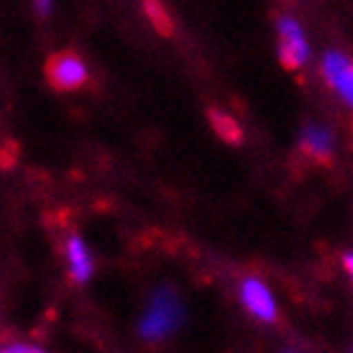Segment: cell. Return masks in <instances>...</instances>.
<instances>
[{
	"label": "cell",
	"instance_id": "obj_2",
	"mask_svg": "<svg viewBox=\"0 0 353 353\" xmlns=\"http://www.w3.org/2000/svg\"><path fill=\"white\" fill-rule=\"evenodd\" d=\"M46 77H49L52 88L72 92L88 82V70L74 54H54L46 62Z\"/></svg>",
	"mask_w": 353,
	"mask_h": 353
},
{
	"label": "cell",
	"instance_id": "obj_3",
	"mask_svg": "<svg viewBox=\"0 0 353 353\" xmlns=\"http://www.w3.org/2000/svg\"><path fill=\"white\" fill-rule=\"evenodd\" d=\"M279 31H282V44H279V59L287 70H300L307 62V44L302 39L300 26L292 18L279 21Z\"/></svg>",
	"mask_w": 353,
	"mask_h": 353
},
{
	"label": "cell",
	"instance_id": "obj_5",
	"mask_svg": "<svg viewBox=\"0 0 353 353\" xmlns=\"http://www.w3.org/2000/svg\"><path fill=\"white\" fill-rule=\"evenodd\" d=\"M241 297H243V305H246L259 320L272 323V320L276 318V307H274L272 294H269V290H266L259 279H248V282H243V287H241Z\"/></svg>",
	"mask_w": 353,
	"mask_h": 353
},
{
	"label": "cell",
	"instance_id": "obj_7",
	"mask_svg": "<svg viewBox=\"0 0 353 353\" xmlns=\"http://www.w3.org/2000/svg\"><path fill=\"white\" fill-rule=\"evenodd\" d=\"M208 115H210V123H212V128H215V133L221 136L223 141H228V143L241 141V125L233 115L223 113V110H215V108H212Z\"/></svg>",
	"mask_w": 353,
	"mask_h": 353
},
{
	"label": "cell",
	"instance_id": "obj_1",
	"mask_svg": "<svg viewBox=\"0 0 353 353\" xmlns=\"http://www.w3.org/2000/svg\"><path fill=\"white\" fill-rule=\"evenodd\" d=\"M179 320H182V305H179L174 292L164 287L151 300V307L141 323V336L146 341H159L179 325Z\"/></svg>",
	"mask_w": 353,
	"mask_h": 353
},
{
	"label": "cell",
	"instance_id": "obj_9",
	"mask_svg": "<svg viewBox=\"0 0 353 353\" xmlns=\"http://www.w3.org/2000/svg\"><path fill=\"white\" fill-rule=\"evenodd\" d=\"M143 10H146L149 21L154 23V28H157V34L172 36L174 23H172V18L167 16V10H164V6H161L159 0H146V3H143Z\"/></svg>",
	"mask_w": 353,
	"mask_h": 353
},
{
	"label": "cell",
	"instance_id": "obj_8",
	"mask_svg": "<svg viewBox=\"0 0 353 353\" xmlns=\"http://www.w3.org/2000/svg\"><path fill=\"white\" fill-rule=\"evenodd\" d=\"M302 149L315 159H327L330 157V139L323 128H305L302 133Z\"/></svg>",
	"mask_w": 353,
	"mask_h": 353
},
{
	"label": "cell",
	"instance_id": "obj_11",
	"mask_svg": "<svg viewBox=\"0 0 353 353\" xmlns=\"http://www.w3.org/2000/svg\"><path fill=\"white\" fill-rule=\"evenodd\" d=\"M345 269H348V272H351V276H353V254H351V256H345Z\"/></svg>",
	"mask_w": 353,
	"mask_h": 353
},
{
	"label": "cell",
	"instance_id": "obj_4",
	"mask_svg": "<svg viewBox=\"0 0 353 353\" xmlns=\"http://www.w3.org/2000/svg\"><path fill=\"white\" fill-rule=\"evenodd\" d=\"M323 70H325V77L330 80V85L341 92L345 103L353 108V64L345 59L343 54H327L325 62H323Z\"/></svg>",
	"mask_w": 353,
	"mask_h": 353
},
{
	"label": "cell",
	"instance_id": "obj_6",
	"mask_svg": "<svg viewBox=\"0 0 353 353\" xmlns=\"http://www.w3.org/2000/svg\"><path fill=\"white\" fill-rule=\"evenodd\" d=\"M67 256H70L72 279H77V282L90 279V274H92V261H90V254H88V248H85V243H82L77 236H72L70 243H67Z\"/></svg>",
	"mask_w": 353,
	"mask_h": 353
},
{
	"label": "cell",
	"instance_id": "obj_10",
	"mask_svg": "<svg viewBox=\"0 0 353 353\" xmlns=\"http://www.w3.org/2000/svg\"><path fill=\"white\" fill-rule=\"evenodd\" d=\"M49 8H52V0H36V10H39L41 16H46Z\"/></svg>",
	"mask_w": 353,
	"mask_h": 353
}]
</instances>
